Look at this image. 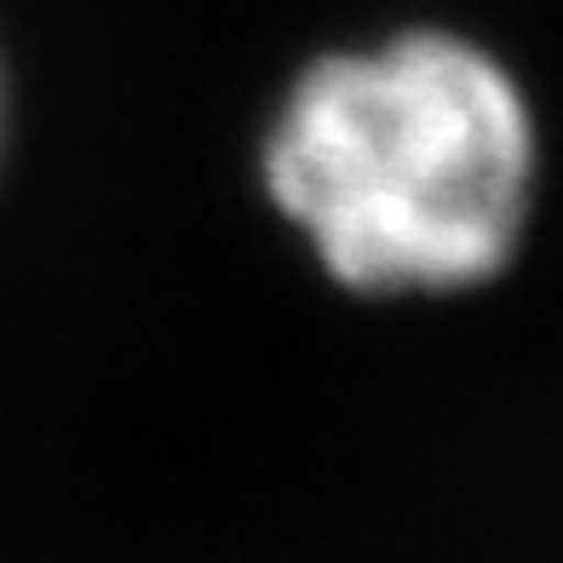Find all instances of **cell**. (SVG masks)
<instances>
[{"instance_id":"6da1fadb","label":"cell","mask_w":563,"mask_h":563,"mask_svg":"<svg viewBox=\"0 0 563 563\" xmlns=\"http://www.w3.org/2000/svg\"><path fill=\"white\" fill-rule=\"evenodd\" d=\"M265 185L345 288L454 294L518 253L534 126L489 53L420 30L299 75Z\"/></svg>"},{"instance_id":"7a4b0ae2","label":"cell","mask_w":563,"mask_h":563,"mask_svg":"<svg viewBox=\"0 0 563 563\" xmlns=\"http://www.w3.org/2000/svg\"><path fill=\"white\" fill-rule=\"evenodd\" d=\"M0 156H7V69H0Z\"/></svg>"}]
</instances>
